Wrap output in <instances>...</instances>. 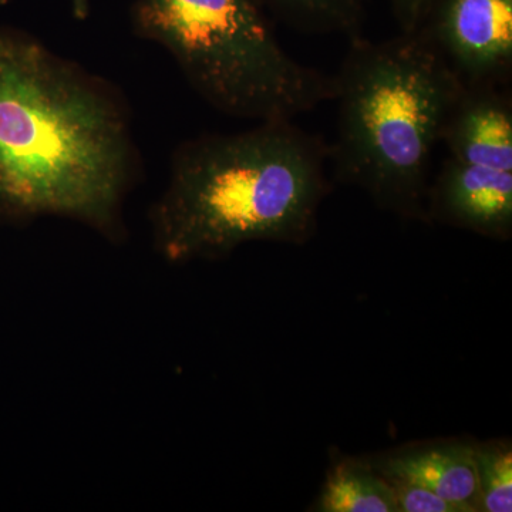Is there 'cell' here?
Segmentation results:
<instances>
[{
	"mask_svg": "<svg viewBox=\"0 0 512 512\" xmlns=\"http://www.w3.org/2000/svg\"><path fill=\"white\" fill-rule=\"evenodd\" d=\"M137 161L130 114L110 83L0 30V220L72 218L117 241Z\"/></svg>",
	"mask_w": 512,
	"mask_h": 512,
	"instance_id": "cell-1",
	"label": "cell"
},
{
	"mask_svg": "<svg viewBox=\"0 0 512 512\" xmlns=\"http://www.w3.org/2000/svg\"><path fill=\"white\" fill-rule=\"evenodd\" d=\"M328 161V147L292 120L185 141L151 208L157 251L177 264L222 258L251 241H305Z\"/></svg>",
	"mask_w": 512,
	"mask_h": 512,
	"instance_id": "cell-2",
	"label": "cell"
},
{
	"mask_svg": "<svg viewBox=\"0 0 512 512\" xmlns=\"http://www.w3.org/2000/svg\"><path fill=\"white\" fill-rule=\"evenodd\" d=\"M467 89L424 29L377 43L350 39L333 79L336 174L383 207L419 214L434 151Z\"/></svg>",
	"mask_w": 512,
	"mask_h": 512,
	"instance_id": "cell-3",
	"label": "cell"
},
{
	"mask_svg": "<svg viewBox=\"0 0 512 512\" xmlns=\"http://www.w3.org/2000/svg\"><path fill=\"white\" fill-rule=\"evenodd\" d=\"M133 23L227 116L292 120L332 100L333 79L285 52L256 0H136Z\"/></svg>",
	"mask_w": 512,
	"mask_h": 512,
	"instance_id": "cell-4",
	"label": "cell"
},
{
	"mask_svg": "<svg viewBox=\"0 0 512 512\" xmlns=\"http://www.w3.org/2000/svg\"><path fill=\"white\" fill-rule=\"evenodd\" d=\"M447 158L434 210L451 224L505 238L512 227V110L507 97L468 86L444 131Z\"/></svg>",
	"mask_w": 512,
	"mask_h": 512,
	"instance_id": "cell-5",
	"label": "cell"
},
{
	"mask_svg": "<svg viewBox=\"0 0 512 512\" xmlns=\"http://www.w3.org/2000/svg\"><path fill=\"white\" fill-rule=\"evenodd\" d=\"M426 30L467 86L507 72L512 62V0H437Z\"/></svg>",
	"mask_w": 512,
	"mask_h": 512,
	"instance_id": "cell-6",
	"label": "cell"
},
{
	"mask_svg": "<svg viewBox=\"0 0 512 512\" xmlns=\"http://www.w3.org/2000/svg\"><path fill=\"white\" fill-rule=\"evenodd\" d=\"M383 476L426 488L458 505L463 512L480 510L473 448L448 446L410 451L384 461Z\"/></svg>",
	"mask_w": 512,
	"mask_h": 512,
	"instance_id": "cell-7",
	"label": "cell"
},
{
	"mask_svg": "<svg viewBox=\"0 0 512 512\" xmlns=\"http://www.w3.org/2000/svg\"><path fill=\"white\" fill-rule=\"evenodd\" d=\"M325 512H399L389 480L356 464H342L330 474L320 497Z\"/></svg>",
	"mask_w": 512,
	"mask_h": 512,
	"instance_id": "cell-8",
	"label": "cell"
},
{
	"mask_svg": "<svg viewBox=\"0 0 512 512\" xmlns=\"http://www.w3.org/2000/svg\"><path fill=\"white\" fill-rule=\"evenodd\" d=\"M481 510L512 511V453L510 448L473 450Z\"/></svg>",
	"mask_w": 512,
	"mask_h": 512,
	"instance_id": "cell-9",
	"label": "cell"
},
{
	"mask_svg": "<svg viewBox=\"0 0 512 512\" xmlns=\"http://www.w3.org/2000/svg\"><path fill=\"white\" fill-rule=\"evenodd\" d=\"M303 25L322 32H339L349 39L360 36V0H275Z\"/></svg>",
	"mask_w": 512,
	"mask_h": 512,
	"instance_id": "cell-10",
	"label": "cell"
},
{
	"mask_svg": "<svg viewBox=\"0 0 512 512\" xmlns=\"http://www.w3.org/2000/svg\"><path fill=\"white\" fill-rule=\"evenodd\" d=\"M390 481V480H389ZM396 494L397 510L402 512H463L458 505L444 500L419 485L390 481Z\"/></svg>",
	"mask_w": 512,
	"mask_h": 512,
	"instance_id": "cell-11",
	"label": "cell"
},
{
	"mask_svg": "<svg viewBox=\"0 0 512 512\" xmlns=\"http://www.w3.org/2000/svg\"><path fill=\"white\" fill-rule=\"evenodd\" d=\"M403 32H416L424 26L437 0H392Z\"/></svg>",
	"mask_w": 512,
	"mask_h": 512,
	"instance_id": "cell-12",
	"label": "cell"
},
{
	"mask_svg": "<svg viewBox=\"0 0 512 512\" xmlns=\"http://www.w3.org/2000/svg\"><path fill=\"white\" fill-rule=\"evenodd\" d=\"M73 15L83 20L89 15V0H72Z\"/></svg>",
	"mask_w": 512,
	"mask_h": 512,
	"instance_id": "cell-13",
	"label": "cell"
}]
</instances>
